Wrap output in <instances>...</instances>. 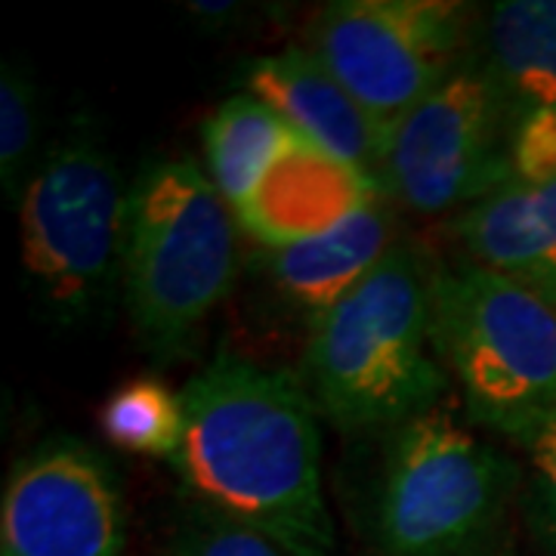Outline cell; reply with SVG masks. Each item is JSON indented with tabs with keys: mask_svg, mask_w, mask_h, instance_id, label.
Masks as SVG:
<instances>
[{
	"mask_svg": "<svg viewBox=\"0 0 556 556\" xmlns=\"http://www.w3.org/2000/svg\"><path fill=\"white\" fill-rule=\"evenodd\" d=\"M433 346L473 420L510 433L556 412V309L477 263L433 276Z\"/></svg>",
	"mask_w": 556,
	"mask_h": 556,
	"instance_id": "obj_5",
	"label": "cell"
},
{
	"mask_svg": "<svg viewBox=\"0 0 556 556\" xmlns=\"http://www.w3.org/2000/svg\"><path fill=\"white\" fill-rule=\"evenodd\" d=\"M124 504L109 464L53 439L16 464L0 504V556H121Z\"/></svg>",
	"mask_w": 556,
	"mask_h": 556,
	"instance_id": "obj_9",
	"label": "cell"
},
{
	"mask_svg": "<svg viewBox=\"0 0 556 556\" xmlns=\"http://www.w3.org/2000/svg\"><path fill=\"white\" fill-rule=\"evenodd\" d=\"M510 170L517 182H554L556 179V109L532 112L519 121L510 139Z\"/></svg>",
	"mask_w": 556,
	"mask_h": 556,
	"instance_id": "obj_19",
	"label": "cell"
},
{
	"mask_svg": "<svg viewBox=\"0 0 556 556\" xmlns=\"http://www.w3.org/2000/svg\"><path fill=\"white\" fill-rule=\"evenodd\" d=\"M179 399L182 442L170 464L195 501L291 556H331L316 402L298 380L219 356Z\"/></svg>",
	"mask_w": 556,
	"mask_h": 556,
	"instance_id": "obj_1",
	"label": "cell"
},
{
	"mask_svg": "<svg viewBox=\"0 0 556 556\" xmlns=\"http://www.w3.org/2000/svg\"><path fill=\"white\" fill-rule=\"evenodd\" d=\"M467 68L514 124L556 109V0H501L477 10Z\"/></svg>",
	"mask_w": 556,
	"mask_h": 556,
	"instance_id": "obj_13",
	"label": "cell"
},
{
	"mask_svg": "<svg viewBox=\"0 0 556 556\" xmlns=\"http://www.w3.org/2000/svg\"><path fill=\"white\" fill-rule=\"evenodd\" d=\"M291 124L266 102L239 93L226 100L204 124V155L211 182L223 201L239 211L257 189L269 164L294 142Z\"/></svg>",
	"mask_w": 556,
	"mask_h": 556,
	"instance_id": "obj_15",
	"label": "cell"
},
{
	"mask_svg": "<svg viewBox=\"0 0 556 556\" xmlns=\"http://www.w3.org/2000/svg\"><path fill=\"white\" fill-rule=\"evenodd\" d=\"M507 437L514 439L529 457L541 504L556 522V412H547V415H538L532 420H526V424H519Z\"/></svg>",
	"mask_w": 556,
	"mask_h": 556,
	"instance_id": "obj_20",
	"label": "cell"
},
{
	"mask_svg": "<svg viewBox=\"0 0 556 556\" xmlns=\"http://www.w3.org/2000/svg\"><path fill=\"white\" fill-rule=\"evenodd\" d=\"M455 236L477 266L510 278L556 309V179L517 182L464 207Z\"/></svg>",
	"mask_w": 556,
	"mask_h": 556,
	"instance_id": "obj_12",
	"label": "cell"
},
{
	"mask_svg": "<svg viewBox=\"0 0 556 556\" xmlns=\"http://www.w3.org/2000/svg\"><path fill=\"white\" fill-rule=\"evenodd\" d=\"M477 10L452 0H338L309 28V53L390 130L467 68Z\"/></svg>",
	"mask_w": 556,
	"mask_h": 556,
	"instance_id": "obj_7",
	"label": "cell"
},
{
	"mask_svg": "<svg viewBox=\"0 0 556 556\" xmlns=\"http://www.w3.org/2000/svg\"><path fill=\"white\" fill-rule=\"evenodd\" d=\"M35 90L16 65H3L0 78V174L7 192L25 189L22 177L35 146Z\"/></svg>",
	"mask_w": 556,
	"mask_h": 556,
	"instance_id": "obj_17",
	"label": "cell"
},
{
	"mask_svg": "<svg viewBox=\"0 0 556 556\" xmlns=\"http://www.w3.org/2000/svg\"><path fill=\"white\" fill-rule=\"evenodd\" d=\"M393 244V217L371 201L331 232L273 251L269 276L288 303L318 318L371 276Z\"/></svg>",
	"mask_w": 556,
	"mask_h": 556,
	"instance_id": "obj_14",
	"label": "cell"
},
{
	"mask_svg": "<svg viewBox=\"0 0 556 556\" xmlns=\"http://www.w3.org/2000/svg\"><path fill=\"white\" fill-rule=\"evenodd\" d=\"M189 16L192 20H204L207 25H217V22L226 20H236V13H239V7L236 3H229V0H192L189 7Z\"/></svg>",
	"mask_w": 556,
	"mask_h": 556,
	"instance_id": "obj_21",
	"label": "cell"
},
{
	"mask_svg": "<svg viewBox=\"0 0 556 556\" xmlns=\"http://www.w3.org/2000/svg\"><path fill=\"white\" fill-rule=\"evenodd\" d=\"M22 257L40 298L62 321L100 309L124 266L127 195L93 139L60 146L25 182Z\"/></svg>",
	"mask_w": 556,
	"mask_h": 556,
	"instance_id": "obj_6",
	"label": "cell"
},
{
	"mask_svg": "<svg viewBox=\"0 0 556 556\" xmlns=\"http://www.w3.org/2000/svg\"><path fill=\"white\" fill-rule=\"evenodd\" d=\"M433 276L415 244L396 241L371 276L313 318L303 375L328 420L396 430L433 412L448 383L433 346Z\"/></svg>",
	"mask_w": 556,
	"mask_h": 556,
	"instance_id": "obj_2",
	"label": "cell"
},
{
	"mask_svg": "<svg viewBox=\"0 0 556 556\" xmlns=\"http://www.w3.org/2000/svg\"><path fill=\"white\" fill-rule=\"evenodd\" d=\"M378 179L365 170L328 155L309 139L294 137L236 211V219L248 236L281 251L331 232L378 201Z\"/></svg>",
	"mask_w": 556,
	"mask_h": 556,
	"instance_id": "obj_10",
	"label": "cell"
},
{
	"mask_svg": "<svg viewBox=\"0 0 556 556\" xmlns=\"http://www.w3.org/2000/svg\"><path fill=\"white\" fill-rule=\"evenodd\" d=\"M514 130L492 87L460 68L387 130L378 186L417 214L470 207L514 179Z\"/></svg>",
	"mask_w": 556,
	"mask_h": 556,
	"instance_id": "obj_8",
	"label": "cell"
},
{
	"mask_svg": "<svg viewBox=\"0 0 556 556\" xmlns=\"http://www.w3.org/2000/svg\"><path fill=\"white\" fill-rule=\"evenodd\" d=\"M248 93L276 109L298 137L378 179L387 130L306 47L254 62Z\"/></svg>",
	"mask_w": 556,
	"mask_h": 556,
	"instance_id": "obj_11",
	"label": "cell"
},
{
	"mask_svg": "<svg viewBox=\"0 0 556 556\" xmlns=\"http://www.w3.org/2000/svg\"><path fill=\"white\" fill-rule=\"evenodd\" d=\"M519 470L442 412L396 427L375 501L383 556H479L497 535Z\"/></svg>",
	"mask_w": 556,
	"mask_h": 556,
	"instance_id": "obj_4",
	"label": "cell"
},
{
	"mask_svg": "<svg viewBox=\"0 0 556 556\" xmlns=\"http://www.w3.org/2000/svg\"><path fill=\"white\" fill-rule=\"evenodd\" d=\"M177 556H291L273 538L195 504L177 532Z\"/></svg>",
	"mask_w": 556,
	"mask_h": 556,
	"instance_id": "obj_18",
	"label": "cell"
},
{
	"mask_svg": "<svg viewBox=\"0 0 556 556\" xmlns=\"http://www.w3.org/2000/svg\"><path fill=\"white\" fill-rule=\"evenodd\" d=\"M102 430L127 452L174 457L182 442V399L161 380H130L105 402Z\"/></svg>",
	"mask_w": 556,
	"mask_h": 556,
	"instance_id": "obj_16",
	"label": "cell"
},
{
	"mask_svg": "<svg viewBox=\"0 0 556 556\" xmlns=\"http://www.w3.org/2000/svg\"><path fill=\"white\" fill-rule=\"evenodd\" d=\"M239 241L232 207L192 161H159L127 195L124 300L139 340L179 356L229 294Z\"/></svg>",
	"mask_w": 556,
	"mask_h": 556,
	"instance_id": "obj_3",
	"label": "cell"
}]
</instances>
